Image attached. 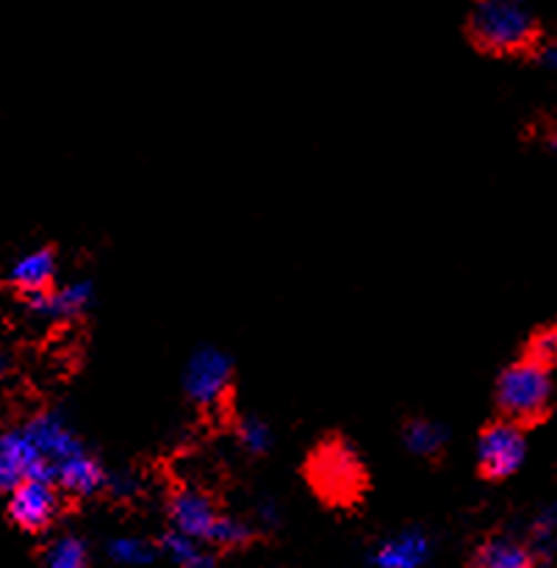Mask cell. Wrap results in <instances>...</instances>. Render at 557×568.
Here are the masks:
<instances>
[{"label":"cell","instance_id":"3957f363","mask_svg":"<svg viewBox=\"0 0 557 568\" xmlns=\"http://www.w3.org/2000/svg\"><path fill=\"white\" fill-rule=\"evenodd\" d=\"M6 514L22 532H44L61 514V491L53 477H28L6 494Z\"/></svg>","mask_w":557,"mask_h":568},{"label":"cell","instance_id":"7a4b0ae2","mask_svg":"<svg viewBox=\"0 0 557 568\" xmlns=\"http://www.w3.org/2000/svg\"><path fill=\"white\" fill-rule=\"evenodd\" d=\"M549 397H553V381H549L547 364L541 361H519L499 375L497 403L508 414V419H536L549 405Z\"/></svg>","mask_w":557,"mask_h":568},{"label":"cell","instance_id":"7402d4cb","mask_svg":"<svg viewBox=\"0 0 557 568\" xmlns=\"http://www.w3.org/2000/svg\"><path fill=\"white\" fill-rule=\"evenodd\" d=\"M555 355H557V333L555 331L541 333V336L533 342V358L541 361V364H547V361H553Z\"/></svg>","mask_w":557,"mask_h":568},{"label":"cell","instance_id":"9c48e42d","mask_svg":"<svg viewBox=\"0 0 557 568\" xmlns=\"http://www.w3.org/2000/svg\"><path fill=\"white\" fill-rule=\"evenodd\" d=\"M22 427H26V433L31 436V442L37 444L42 458L48 460L50 475H53L55 464H61L64 458L75 455L78 449L87 447V444L81 442V436L72 430V425L59 414V410H42V414H33L31 419L22 422Z\"/></svg>","mask_w":557,"mask_h":568},{"label":"cell","instance_id":"ba28073f","mask_svg":"<svg viewBox=\"0 0 557 568\" xmlns=\"http://www.w3.org/2000/svg\"><path fill=\"white\" fill-rule=\"evenodd\" d=\"M94 300V286L87 277H78V281L61 283V286H50L44 292L28 294L22 297V305L31 316L42 322H72L78 316L87 314L92 308Z\"/></svg>","mask_w":557,"mask_h":568},{"label":"cell","instance_id":"603a6c76","mask_svg":"<svg viewBox=\"0 0 557 568\" xmlns=\"http://www.w3.org/2000/svg\"><path fill=\"white\" fill-rule=\"evenodd\" d=\"M538 64L557 72V39H549V42H544L538 48Z\"/></svg>","mask_w":557,"mask_h":568},{"label":"cell","instance_id":"4fadbf2b","mask_svg":"<svg viewBox=\"0 0 557 568\" xmlns=\"http://www.w3.org/2000/svg\"><path fill=\"white\" fill-rule=\"evenodd\" d=\"M427 555H431V541H427L425 532L408 530L388 538L386 544L377 547L375 566L377 568H422L425 566Z\"/></svg>","mask_w":557,"mask_h":568},{"label":"cell","instance_id":"52a82bcc","mask_svg":"<svg viewBox=\"0 0 557 568\" xmlns=\"http://www.w3.org/2000/svg\"><path fill=\"white\" fill-rule=\"evenodd\" d=\"M166 514H170L172 530L183 532V536L194 538L200 544H211V536H214L216 525L222 519V510L216 508L214 499L192 486L175 488L170 494Z\"/></svg>","mask_w":557,"mask_h":568},{"label":"cell","instance_id":"5b68a950","mask_svg":"<svg viewBox=\"0 0 557 568\" xmlns=\"http://www.w3.org/2000/svg\"><path fill=\"white\" fill-rule=\"evenodd\" d=\"M527 458V438L519 422L505 419L486 427L477 442V464L488 480H505L516 475Z\"/></svg>","mask_w":557,"mask_h":568},{"label":"cell","instance_id":"6da1fadb","mask_svg":"<svg viewBox=\"0 0 557 568\" xmlns=\"http://www.w3.org/2000/svg\"><path fill=\"white\" fill-rule=\"evenodd\" d=\"M469 31L488 53H519L536 39V17L521 0H477Z\"/></svg>","mask_w":557,"mask_h":568},{"label":"cell","instance_id":"d4e9b609","mask_svg":"<svg viewBox=\"0 0 557 568\" xmlns=\"http://www.w3.org/2000/svg\"><path fill=\"white\" fill-rule=\"evenodd\" d=\"M9 369H11V361L6 358V355H0V375H6Z\"/></svg>","mask_w":557,"mask_h":568},{"label":"cell","instance_id":"2e32d148","mask_svg":"<svg viewBox=\"0 0 557 568\" xmlns=\"http://www.w3.org/2000/svg\"><path fill=\"white\" fill-rule=\"evenodd\" d=\"M164 549L172 560L181 568H216L214 558L203 549V544L194 541V538L183 536V532L172 530L170 536H164Z\"/></svg>","mask_w":557,"mask_h":568},{"label":"cell","instance_id":"30bf717a","mask_svg":"<svg viewBox=\"0 0 557 568\" xmlns=\"http://www.w3.org/2000/svg\"><path fill=\"white\" fill-rule=\"evenodd\" d=\"M55 275H59V258H55V250L31 247L11 261L9 270H6V283H9L20 297H28V294L44 292V288L53 286Z\"/></svg>","mask_w":557,"mask_h":568},{"label":"cell","instance_id":"e0dca14e","mask_svg":"<svg viewBox=\"0 0 557 568\" xmlns=\"http://www.w3.org/2000/svg\"><path fill=\"white\" fill-rule=\"evenodd\" d=\"M42 568H89V555L81 538L61 536L44 552Z\"/></svg>","mask_w":557,"mask_h":568},{"label":"cell","instance_id":"d6986e66","mask_svg":"<svg viewBox=\"0 0 557 568\" xmlns=\"http://www.w3.org/2000/svg\"><path fill=\"white\" fill-rule=\"evenodd\" d=\"M111 558L120 564H148L153 558V547L142 538H117L111 541Z\"/></svg>","mask_w":557,"mask_h":568},{"label":"cell","instance_id":"277c9868","mask_svg":"<svg viewBox=\"0 0 557 568\" xmlns=\"http://www.w3.org/2000/svg\"><path fill=\"white\" fill-rule=\"evenodd\" d=\"M233 381V364L227 353L220 347H198L189 355L183 366V394L192 399L198 408H216L227 397V388Z\"/></svg>","mask_w":557,"mask_h":568},{"label":"cell","instance_id":"44dd1931","mask_svg":"<svg viewBox=\"0 0 557 568\" xmlns=\"http://www.w3.org/2000/svg\"><path fill=\"white\" fill-rule=\"evenodd\" d=\"M105 488H109L114 497L125 499L139 491V480L133 475H125V471H114V475H105Z\"/></svg>","mask_w":557,"mask_h":568},{"label":"cell","instance_id":"8fae6325","mask_svg":"<svg viewBox=\"0 0 557 568\" xmlns=\"http://www.w3.org/2000/svg\"><path fill=\"white\" fill-rule=\"evenodd\" d=\"M53 480L70 497H92L105 488V471L87 447L53 466Z\"/></svg>","mask_w":557,"mask_h":568},{"label":"cell","instance_id":"cb8c5ba5","mask_svg":"<svg viewBox=\"0 0 557 568\" xmlns=\"http://www.w3.org/2000/svg\"><path fill=\"white\" fill-rule=\"evenodd\" d=\"M547 148H549V153L557 155V128H555V131L547 133Z\"/></svg>","mask_w":557,"mask_h":568},{"label":"cell","instance_id":"ffe728a7","mask_svg":"<svg viewBox=\"0 0 557 568\" xmlns=\"http://www.w3.org/2000/svg\"><path fill=\"white\" fill-rule=\"evenodd\" d=\"M536 541L541 547H553L557 544V508H547L536 521Z\"/></svg>","mask_w":557,"mask_h":568},{"label":"cell","instance_id":"7c38bea8","mask_svg":"<svg viewBox=\"0 0 557 568\" xmlns=\"http://www.w3.org/2000/svg\"><path fill=\"white\" fill-rule=\"evenodd\" d=\"M314 477L325 497L347 499L350 494H353L355 483H358V469H355V460L350 458L344 449H327V453L316 460Z\"/></svg>","mask_w":557,"mask_h":568},{"label":"cell","instance_id":"ac0fdd59","mask_svg":"<svg viewBox=\"0 0 557 568\" xmlns=\"http://www.w3.org/2000/svg\"><path fill=\"white\" fill-rule=\"evenodd\" d=\"M236 442L247 455H266L272 449V444H275V436H272V427L264 419H259V416H244L236 427Z\"/></svg>","mask_w":557,"mask_h":568},{"label":"cell","instance_id":"9a60e30c","mask_svg":"<svg viewBox=\"0 0 557 568\" xmlns=\"http://www.w3.org/2000/svg\"><path fill=\"white\" fill-rule=\"evenodd\" d=\"M449 442V433L442 422L433 419H414L405 425L403 444L408 453L419 455V458H436Z\"/></svg>","mask_w":557,"mask_h":568},{"label":"cell","instance_id":"5bb4252c","mask_svg":"<svg viewBox=\"0 0 557 568\" xmlns=\"http://www.w3.org/2000/svg\"><path fill=\"white\" fill-rule=\"evenodd\" d=\"M472 568H536V555L514 538H488L475 552Z\"/></svg>","mask_w":557,"mask_h":568},{"label":"cell","instance_id":"8992f818","mask_svg":"<svg viewBox=\"0 0 557 568\" xmlns=\"http://www.w3.org/2000/svg\"><path fill=\"white\" fill-rule=\"evenodd\" d=\"M28 477H53L48 460L22 425L0 430V491L9 494Z\"/></svg>","mask_w":557,"mask_h":568}]
</instances>
